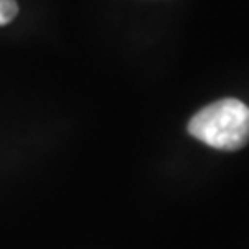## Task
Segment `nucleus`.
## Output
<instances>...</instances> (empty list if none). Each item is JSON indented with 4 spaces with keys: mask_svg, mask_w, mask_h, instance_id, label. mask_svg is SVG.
I'll return each mask as SVG.
<instances>
[{
    "mask_svg": "<svg viewBox=\"0 0 249 249\" xmlns=\"http://www.w3.org/2000/svg\"><path fill=\"white\" fill-rule=\"evenodd\" d=\"M188 133L216 150H240L249 142V107L236 98L218 100L190 118Z\"/></svg>",
    "mask_w": 249,
    "mask_h": 249,
    "instance_id": "nucleus-1",
    "label": "nucleus"
},
{
    "mask_svg": "<svg viewBox=\"0 0 249 249\" xmlns=\"http://www.w3.org/2000/svg\"><path fill=\"white\" fill-rule=\"evenodd\" d=\"M18 6L15 0H0V26L11 22L13 18L17 17Z\"/></svg>",
    "mask_w": 249,
    "mask_h": 249,
    "instance_id": "nucleus-2",
    "label": "nucleus"
}]
</instances>
